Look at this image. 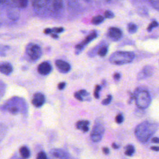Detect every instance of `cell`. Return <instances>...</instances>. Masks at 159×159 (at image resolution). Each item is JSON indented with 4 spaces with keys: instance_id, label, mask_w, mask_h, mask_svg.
<instances>
[{
    "instance_id": "6da1fadb",
    "label": "cell",
    "mask_w": 159,
    "mask_h": 159,
    "mask_svg": "<svg viewBox=\"0 0 159 159\" xmlns=\"http://www.w3.org/2000/svg\"><path fill=\"white\" fill-rule=\"evenodd\" d=\"M4 111H6L12 114H25L27 112V104L25 100L21 97L14 96L9 99L2 106Z\"/></svg>"
},
{
    "instance_id": "7a4b0ae2",
    "label": "cell",
    "mask_w": 159,
    "mask_h": 159,
    "mask_svg": "<svg viewBox=\"0 0 159 159\" xmlns=\"http://www.w3.org/2000/svg\"><path fill=\"white\" fill-rule=\"evenodd\" d=\"M158 125L155 124L145 121L140 123L135 130V134L137 139L142 143H146L157 130Z\"/></svg>"
},
{
    "instance_id": "3957f363",
    "label": "cell",
    "mask_w": 159,
    "mask_h": 159,
    "mask_svg": "<svg viewBox=\"0 0 159 159\" xmlns=\"http://www.w3.org/2000/svg\"><path fill=\"white\" fill-rule=\"evenodd\" d=\"M135 54L132 52L117 51L109 57V61L114 65H124L131 63L134 59Z\"/></svg>"
},
{
    "instance_id": "277c9868",
    "label": "cell",
    "mask_w": 159,
    "mask_h": 159,
    "mask_svg": "<svg viewBox=\"0 0 159 159\" xmlns=\"http://www.w3.org/2000/svg\"><path fill=\"white\" fill-rule=\"evenodd\" d=\"M135 95V103L137 107L140 109L147 108L150 104L151 97L149 93L146 90H136L134 93Z\"/></svg>"
},
{
    "instance_id": "5b68a950",
    "label": "cell",
    "mask_w": 159,
    "mask_h": 159,
    "mask_svg": "<svg viewBox=\"0 0 159 159\" xmlns=\"http://www.w3.org/2000/svg\"><path fill=\"white\" fill-rule=\"evenodd\" d=\"M26 54L33 61L38 60L42 56V49L38 45L33 43H30L26 47Z\"/></svg>"
},
{
    "instance_id": "8992f818",
    "label": "cell",
    "mask_w": 159,
    "mask_h": 159,
    "mask_svg": "<svg viewBox=\"0 0 159 159\" xmlns=\"http://www.w3.org/2000/svg\"><path fill=\"white\" fill-rule=\"evenodd\" d=\"M104 133V127L99 123L96 124L91 133V139L94 142H99L101 140Z\"/></svg>"
},
{
    "instance_id": "52a82bcc",
    "label": "cell",
    "mask_w": 159,
    "mask_h": 159,
    "mask_svg": "<svg viewBox=\"0 0 159 159\" xmlns=\"http://www.w3.org/2000/svg\"><path fill=\"white\" fill-rule=\"evenodd\" d=\"M98 34L97 32L96 31H93L91 32L85 39L84 40L81 42L80 43L78 44L76 46V53L78 54L80 53L83 49L84 48L86 47V45L89 43L90 42H91L93 39H94L96 37H97Z\"/></svg>"
},
{
    "instance_id": "ba28073f",
    "label": "cell",
    "mask_w": 159,
    "mask_h": 159,
    "mask_svg": "<svg viewBox=\"0 0 159 159\" xmlns=\"http://www.w3.org/2000/svg\"><path fill=\"white\" fill-rule=\"evenodd\" d=\"M107 36L112 41H118L122 37V30L117 27H110L107 31Z\"/></svg>"
},
{
    "instance_id": "9c48e42d",
    "label": "cell",
    "mask_w": 159,
    "mask_h": 159,
    "mask_svg": "<svg viewBox=\"0 0 159 159\" xmlns=\"http://www.w3.org/2000/svg\"><path fill=\"white\" fill-rule=\"evenodd\" d=\"M48 10L55 12L60 10L63 6L62 0H44Z\"/></svg>"
},
{
    "instance_id": "30bf717a",
    "label": "cell",
    "mask_w": 159,
    "mask_h": 159,
    "mask_svg": "<svg viewBox=\"0 0 159 159\" xmlns=\"http://www.w3.org/2000/svg\"><path fill=\"white\" fill-rule=\"evenodd\" d=\"M48 159H68L67 155L61 149L53 148L52 149L48 155Z\"/></svg>"
},
{
    "instance_id": "8fae6325",
    "label": "cell",
    "mask_w": 159,
    "mask_h": 159,
    "mask_svg": "<svg viewBox=\"0 0 159 159\" xmlns=\"http://www.w3.org/2000/svg\"><path fill=\"white\" fill-rule=\"evenodd\" d=\"M153 71H154V69L153 66L150 65L145 66L139 73L137 75V80H143L146 78H148L152 75V74L153 73Z\"/></svg>"
},
{
    "instance_id": "7c38bea8",
    "label": "cell",
    "mask_w": 159,
    "mask_h": 159,
    "mask_svg": "<svg viewBox=\"0 0 159 159\" xmlns=\"http://www.w3.org/2000/svg\"><path fill=\"white\" fill-rule=\"evenodd\" d=\"M45 101V98L43 94L40 92H37L34 94L33 98L32 99V103L34 106L40 107L44 104Z\"/></svg>"
},
{
    "instance_id": "4fadbf2b",
    "label": "cell",
    "mask_w": 159,
    "mask_h": 159,
    "mask_svg": "<svg viewBox=\"0 0 159 159\" xmlns=\"http://www.w3.org/2000/svg\"><path fill=\"white\" fill-rule=\"evenodd\" d=\"M55 65L58 69V70L62 73H68L70 69L71 66L70 65L61 60H57L55 61Z\"/></svg>"
},
{
    "instance_id": "5bb4252c",
    "label": "cell",
    "mask_w": 159,
    "mask_h": 159,
    "mask_svg": "<svg viewBox=\"0 0 159 159\" xmlns=\"http://www.w3.org/2000/svg\"><path fill=\"white\" fill-rule=\"evenodd\" d=\"M52 70V67L51 65L47 61H43L41 63L37 68L38 72L42 75H48Z\"/></svg>"
},
{
    "instance_id": "9a60e30c",
    "label": "cell",
    "mask_w": 159,
    "mask_h": 159,
    "mask_svg": "<svg viewBox=\"0 0 159 159\" xmlns=\"http://www.w3.org/2000/svg\"><path fill=\"white\" fill-rule=\"evenodd\" d=\"M12 70L13 68L10 63L6 61L0 62V73L6 75H9L12 72Z\"/></svg>"
},
{
    "instance_id": "2e32d148",
    "label": "cell",
    "mask_w": 159,
    "mask_h": 159,
    "mask_svg": "<svg viewBox=\"0 0 159 159\" xmlns=\"http://www.w3.org/2000/svg\"><path fill=\"white\" fill-rule=\"evenodd\" d=\"M74 96L76 99H77L78 101H80L91 100L89 93L84 89H81L78 92H76L74 94Z\"/></svg>"
},
{
    "instance_id": "e0dca14e",
    "label": "cell",
    "mask_w": 159,
    "mask_h": 159,
    "mask_svg": "<svg viewBox=\"0 0 159 159\" xmlns=\"http://www.w3.org/2000/svg\"><path fill=\"white\" fill-rule=\"evenodd\" d=\"M89 122L86 120H79L76 124V127L79 129L83 130L84 132H86L89 130Z\"/></svg>"
},
{
    "instance_id": "ac0fdd59",
    "label": "cell",
    "mask_w": 159,
    "mask_h": 159,
    "mask_svg": "<svg viewBox=\"0 0 159 159\" xmlns=\"http://www.w3.org/2000/svg\"><path fill=\"white\" fill-rule=\"evenodd\" d=\"M19 153L22 159H27L30 155V152L29 148L26 146H22L19 149Z\"/></svg>"
},
{
    "instance_id": "d6986e66",
    "label": "cell",
    "mask_w": 159,
    "mask_h": 159,
    "mask_svg": "<svg viewBox=\"0 0 159 159\" xmlns=\"http://www.w3.org/2000/svg\"><path fill=\"white\" fill-rule=\"evenodd\" d=\"M7 126L2 123H0V142L5 137V136L7 134Z\"/></svg>"
},
{
    "instance_id": "ffe728a7",
    "label": "cell",
    "mask_w": 159,
    "mask_h": 159,
    "mask_svg": "<svg viewBox=\"0 0 159 159\" xmlns=\"http://www.w3.org/2000/svg\"><path fill=\"white\" fill-rule=\"evenodd\" d=\"M63 31V29L62 27H56L53 29H46L44 30V33L46 34H51L52 33H56L58 34L60 32H62Z\"/></svg>"
},
{
    "instance_id": "44dd1931",
    "label": "cell",
    "mask_w": 159,
    "mask_h": 159,
    "mask_svg": "<svg viewBox=\"0 0 159 159\" xmlns=\"http://www.w3.org/2000/svg\"><path fill=\"white\" fill-rule=\"evenodd\" d=\"M104 18L103 16H102L101 15H98V16L94 17L92 19L91 22L94 25H99V24H101L104 21Z\"/></svg>"
},
{
    "instance_id": "7402d4cb",
    "label": "cell",
    "mask_w": 159,
    "mask_h": 159,
    "mask_svg": "<svg viewBox=\"0 0 159 159\" xmlns=\"http://www.w3.org/2000/svg\"><path fill=\"white\" fill-rule=\"evenodd\" d=\"M127 31L129 33L132 34L137 31V26L136 24L132 22H130L127 24Z\"/></svg>"
},
{
    "instance_id": "603a6c76",
    "label": "cell",
    "mask_w": 159,
    "mask_h": 159,
    "mask_svg": "<svg viewBox=\"0 0 159 159\" xmlns=\"http://www.w3.org/2000/svg\"><path fill=\"white\" fill-rule=\"evenodd\" d=\"M135 151V148L132 145H128L125 148V154L127 156H132Z\"/></svg>"
},
{
    "instance_id": "cb8c5ba5",
    "label": "cell",
    "mask_w": 159,
    "mask_h": 159,
    "mask_svg": "<svg viewBox=\"0 0 159 159\" xmlns=\"http://www.w3.org/2000/svg\"><path fill=\"white\" fill-rule=\"evenodd\" d=\"M108 51V47L107 46H102L100 47L98 50V54L100 57H104L106 55Z\"/></svg>"
},
{
    "instance_id": "d4e9b609",
    "label": "cell",
    "mask_w": 159,
    "mask_h": 159,
    "mask_svg": "<svg viewBox=\"0 0 159 159\" xmlns=\"http://www.w3.org/2000/svg\"><path fill=\"white\" fill-rule=\"evenodd\" d=\"M9 49V47L4 45H0V56L5 57L6 55L7 51Z\"/></svg>"
},
{
    "instance_id": "484cf974",
    "label": "cell",
    "mask_w": 159,
    "mask_h": 159,
    "mask_svg": "<svg viewBox=\"0 0 159 159\" xmlns=\"http://www.w3.org/2000/svg\"><path fill=\"white\" fill-rule=\"evenodd\" d=\"M158 25V23L157 22V21H156V20H153L149 25H148V27H147V30L148 31V32H150L153 28H155V27H157Z\"/></svg>"
},
{
    "instance_id": "4316f807",
    "label": "cell",
    "mask_w": 159,
    "mask_h": 159,
    "mask_svg": "<svg viewBox=\"0 0 159 159\" xmlns=\"http://www.w3.org/2000/svg\"><path fill=\"white\" fill-rule=\"evenodd\" d=\"M104 17L107 19H112V18H114L115 15L111 11H109V10H107L104 12Z\"/></svg>"
},
{
    "instance_id": "83f0119b",
    "label": "cell",
    "mask_w": 159,
    "mask_h": 159,
    "mask_svg": "<svg viewBox=\"0 0 159 159\" xmlns=\"http://www.w3.org/2000/svg\"><path fill=\"white\" fill-rule=\"evenodd\" d=\"M101 87L99 85H96L94 89V96L95 97V98L96 99H99V91L101 90Z\"/></svg>"
},
{
    "instance_id": "f1b7e54d",
    "label": "cell",
    "mask_w": 159,
    "mask_h": 159,
    "mask_svg": "<svg viewBox=\"0 0 159 159\" xmlns=\"http://www.w3.org/2000/svg\"><path fill=\"white\" fill-rule=\"evenodd\" d=\"M32 2L35 8H39L42 5V0H32Z\"/></svg>"
},
{
    "instance_id": "f546056e",
    "label": "cell",
    "mask_w": 159,
    "mask_h": 159,
    "mask_svg": "<svg viewBox=\"0 0 159 159\" xmlns=\"http://www.w3.org/2000/svg\"><path fill=\"white\" fill-rule=\"evenodd\" d=\"M116 122L117 123V124H121L123 120H124V117H123V115L122 114H119L116 116Z\"/></svg>"
},
{
    "instance_id": "4dcf8cb0",
    "label": "cell",
    "mask_w": 159,
    "mask_h": 159,
    "mask_svg": "<svg viewBox=\"0 0 159 159\" xmlns=\"http://www.w3.org/2000/svg\"><path fill=\"white\" fill-rule=\"evenodd\" d=\"M37 159H48L47 154L44 152H40L38 153Z\"/></svg>"
},
{
    "instance_id": "1f68e13d",
    "label": "cell",
    "mask_w": 159,
    "mask_h": 159,
    "mask_svg": "<svg viewBox=\"0 0 159 159\" xmlns=\"http://www.w3.org/2000/svg\"><path fill=\"white\" fill-rule=\"evenodd\" d=\"M6 89V85L3 83V81L0 80V95L2 96L5 92Z\"/></svg>"
},
{
    "instance_id": "d6a6232c",
    "label": "cell",
    "mask_w": 159,
    "mask_h": 159,
    "mask_svg": "<svg viewBox=\"0 0 159 159\" xmlns=\"http://www.w3.org/2000/svg\"><path fill=\"white\" fill-rule=\"evenodd\" d=\"M111 100H112V96L111 95H108L107 98L104 99L102 101V104L103 105H107V104H109L111 102Z\"/></svg>"
},
{
    "instance_id": "836d02e7",
    "label": "cell",
    "mask_w": 159,
    "mask_h": 159,
    "mask_svg": "<svg viewBox=\"0 0 159 159\" xmlns=\"http://www.w3.org/2000/svg\"><path fill=\"white\" fill-rule=\"evenodd\" d=\"M150 2L155 9H159V0H150Z\"/></svg>"
},
{
    "instance_id": "e575fe53",
    "label": "cell",
    "mask_w": 159,
    "mask_h": 159,
    "mask_svg": "<svg viewBox=\"0 0 159 159\" xmlns=\"http://www.w3.org/2000/svg\"><path fill=\"white\" fill-rule=\"evenodd\" d=\"M19 5L21 7H25L28 3V0H18Z\"/></svg>"
},
{
    "instance_id": "d590c367",
    "label": "cell",
    "mask_w": 159,
    "mask_h": 159,
    "mask_svg": "<svg viewBox=\"0 0 159 159\" xmlns=\"http://www.w3.org/2000/svg\"><path fill=\"white\" fill-rule=\"evenodd\" d=\"M65 86H66L65 82H61V83H60L58 84V88L60 90H61V89H64V88L65 87Z\"/></svg>"
},
{
    "instance_id": "8d00e7d4",
    "label": "cell",
    "mask_w": 159,
    "mask_h": 159,
    "mask_svg": "<svg viewBox=\"0 0 159 159\" xmlns=\"http://www.w3.org/2000/svg\"><path fill=\"white\" fill-rule=\"evenodd\" d=\"M113 77L116 81H118L120 78V74L119 73H115L113 75Z\"/></svg>"
},
{
    "instance_id": "74e56055",
    "label": "cell",
    "mask_w": 159,
    "mask_h": 159,
    "mask_svg": "<svg viewBox=\"0 0 159 159\" xmlns=\"http://www.w3.org/2000/svg\"><path fill=\"white\" fill-rule=\"evenodd\" d=\"M102 152L104 154L107 155L109 153V149L107 147H104V148H102Z\"/></svg>"
},
{
    "instance_id": "f35d334b",
    "label": "cell",
    "mask_w": 159,
    "mask_h": 159,
    "mask_svg": "<svg viewBox=\"0 0 159 159\" xmlns=\"http://www.w3.org/2000/svg\"><path fill=\"white\" fill-rule=\"evenodd\" d=\"M152 142L155 143H159V138L158 137H153L152 139Z\"/></svg>"
},
{
    "instance_id": "ab89813d",
    "label": "cell",
    "mask_w": 159,
    "mask_h": 159,
    "mask_svg": "<svg viewBox=\"0 0 159 159\" xmlns=\"http://www.w3.org/2000/svg\"><path fill=\"white\" fill-rule=\"evenodd\" d=\"M10 159H22V158L21 157H20L17 153H16Z\"/></svg>"
},
{
    "instance_id": "60d3db41",
    "label": "cell",
    "mask_w": 159,
    "mask_h": 159,
    "mask_svg": "<svg viewBox=\"0 0 159 159\" xmlns=\"http://www.w3.org/2000/svg\"><path fill=\"white\" fill-rule=\"evenodd\" d=\"M151 150L158 152V151H159V147H158V146H152V147H151Z\"/></svg>"
},
{
    "instance_id": "b9f144b4",
    "label": "cell",
    "mask_w": 159,
    "mask_h": 159,
    "mask_svg": "<svg viewBox=\"0 0 159 159\" xmlns=\"http://www.w3.org/2000/svg\"><path fill=\"white\" fill-rule=\"evenodd\" d=\"M112 148H114V149H117V148L119 147V145H117L116 143H113L112 144Z\"/></svg>"
},
{
    "instance_id": "7bdbcfd3",
    "label": "cell",
    "mask_w": 159,
    "mask_h": 159,
    "mask_svg": "<svg viewBox=\"0 0 159 159\" xmlns=\"http://www.w3.org/2000/svg\"><path fill=\"white\" fill-rule=\"evenodd\" d=\"M5 1H6V0H0V4H2V3H3V2H4Z\"/></svg>"
},
{
    "instance_id": "ee69618b",
    "label": "cell",
    "mask_w": 159,
    "mask_h": 159,
    "mask_svg": "<svg viewBox=\"0 0 159 159\" xmlns=\"http://www.w3.org/2000/svg\"><path fill=\"white\" fill-rule=\"evenodd\" d=\"M84 1H89L90 0H84Z\"/></svg>"
}]
</instances>
